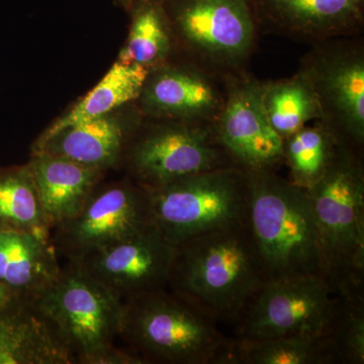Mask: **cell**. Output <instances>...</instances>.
<instances>
[{"instance_id": "1", "label": "cell", "mask_w": 364, "mask_h": 364, "mask_svg": "<svg viewBox=\"0 0 364 364\" xmlns=\"http://www.w3.org/2000/svg\"><path fill=\"white\" fill-rule=\"evenodd\" d=\"M265 282L247 221L176 246L167 289L215 322L235 325Z\"/></svg>"}, {"instance_id": "2", "label": "cell", "mask_w": 364, "mask_h": 364, "mask_svg": "<svg viewBox=\"0 0 364 364\" xmlns=\"http://www.w3.org/2000/svg\"><path fill=\"white\" fill-rule=\"evenodd\" d=\"M323 277L335 294L364 296L363 154L339 145L324 176L306 189Z\"/></svg>"}, {"instance_id": "3", "label": "cell", "mask_w": 364, "mask_h": 364, "mask_svg": "<svg viewBox=\"0 0 364 364\" xmlns=\"http://www.w3.org/2000/svg\"><path fill=\"white\" fill-rule=\"evenodd\" d=\"M119 339L145 363L233 364L234 339L168 289L124 299Z\"/></svg>"}, {"instance_id": "4", "label": "cell", "mask_w": 364, "mask_h": 364, "mask_svg": "<svg viewBox=\"0 0 364 364\" xmlns=\"http://www.w3.org/2000/svg\"><path fill=\"white\" fill-rule=\"evenodd\" d=\"M247 174L248 226L267 282L323 277L317 227L306 189L272 170Z\"/></svg>"}, {"instance_id": "5", "label": "cell", "mask_w": 364, "mask_h": 364, "mask_svg": "<svg viewBox=\"0 0 364 364\" xmlns=\"http://www.w3.org/2000/svg\"><path fill=\"white\" fill-rule=\"evenodd\" d=\"M35 303L74 363H145L116 345L123 299L74 263L62 267L57 279Z\"/></svg>"}, {"instance_id": "6", "label": "cell", "mask_w": 364, "mask_h": 364, "mask_svg": "<svg viewBox=\"0 0 364 364\" xmlns=\"http://www.w3.org/2000/svg\"><path fill=\"white\" fill-rule=\"evenodd\" d=\"M146 191L155 226L174 247L248 221V174L239 167L200 172Z\"/></svg>"}, {"instance_id": "7", "label": "cell", "mask_w": 364, "mask_h": 364, "mask_svg": "<svg viewBox=\"0 0 364 364\" xmlns=\"http://www.w3.org/2000/svg\"><path fill=\"white\" fill-rule=\"evenodd\" d=\"M174 44L210 68L235 73L247 69L258 31L249 0H161Z\"/></svg>"}, {"instance_id": "8", "label": "cell", "mask_w": 364, "mask_h": 364, "mask_svg": "<svg viewBox=\"0 0 364 364\" xmlns=\"http://www.w3.org/2000/svg\"><path fill=\"white\" fill-rule=\"evenodd\" d=\"M148 119L149 127L126 145L122 156L126 158L136 183L143 188L236 166L220 142L214 123Z\"/></svg>"}, {"instance_id": "9", "label": "cell", "mask_w": 364, "mask_h": 364, "mask_svg": "<svg viewBox=\"0 0 364 364\" xmlns=\"http://www.w3.org/2000/svg\"><path fill=\"white\" fill-rule=\"evenodd\" d=\"M298 72L317 97L321 123L339 145L363 154L364 44L360 36L312 45Z\"/></svg>"}, {"instance_id": "10", "label": "cell", "mask_w": 364, "mask_h": 364, "mask_svg": "<svg viewBox=\"0 0 364 364\" xmlns=\"http://www.w3.org/2000/svg\"><path fill=\"white\" fill-rule=\"evenodd\" d=\"M147 191L136 182L95 188L82 208L51 230V240L68 261L154 229Z\"/></svg>"}, {"instance_id": "11", "label": "cell", "mask_w": 364, "mask_h": 364, "mask_svg": "<svg viewBox=\"0 0 364 364\" xmlns=\"http://www.w3.org/2000/svg\"><path fill=\"white\" fill-rule=\"evenodd\" d=\"M335 293L321 275L265 282L237 321L236 338L322 335Z\"/></svg>"}, {"instance_id": "12", "label": "cell", "mask_w": 364, "mask_h": 364, "mask_svg": "<svg viewBox=\"0 0 364 364\" xmlns=\"http://www.w3.org/2000/svg\"><path fill=\"white\" fill-rule=\"evenodd\" d=\"M232 74L186 55L181 63L169 58L149 71L138 97L141 109L151 119L215 123L226 104Z\"/></svg>"}, {"instance_id": "13", "label": "cell", "mask_w": 364, "mask_h": 364, "mask_svg": "<svg viewBox=\"0 0 364 364\" xmlns=\"http://www.w3.org/2000/svg\"><path fill=\"white\" fill-rule=\"evenodd\" d=\"M214 126L239 168L277 171L284 164V139L273 130L263 109L259 79L247 69L232 74L226 104Z\"/></svg>"}, {"instance_id": "14", "label": "cell", "mask_w": 364, "mask_h": 364, "mask_svg": "<svg viewBox=\"0 0 364 364\" xmlns=\"http://www.w3.org/2000/svg\"><path fill=\"white\" fill-rule=\"evenodd\" d=\"M176 247L157 228L68 261L122 299L168 287Z\"/></svg>"}, {"instance_id": "15", "label": "cell", "mask_w": 364, "mask_h": 364, "mask_svg": "<svg viewBox=\"0 0 364 364\" xmlns=\"http://www.w3.org/2000/svg\"><path fill=\"white\" fill-rule=\"evenodd\" d=\"M260 33L315 45L356 37L364 26V0H249Z\"/></svg>"}, {"instance_id": "16", "label": "cell", "mask_w": 364, "mask_h": 364, "mask_svg": "<svg viewBox=\"0 0 364 364\" xmlns=\"http://www.w3.org/2000/svg\"><path fill=\"white\" fill-rule=\"evenodd\" d=\"M51 235L0 229V282L35 301L61 272Z\"/></svg>"}, {"instance_id": "17", "label": "cell", "mask_w": 364, "mask_h": 364, "mask_svg": "<svg viewBox=\"0 0 364 364\" xmlns=\"http://www.w3.org/2000/svg\"><path fill=\"white\" fill-rule=\"evenodd\" d=\"M28 166L51 230L77 214L104 172L67 158L48 154H33Z\"/></svg>"}, {"instance_id": "18", "label": "cell", "mask_w": 364, "mask_h": 364, "mask_svg": "<svg viewBox=\"0 0 364 364\" xmlns=\"http://www.w3.org/2000/svg\"><path fill=\"white\" fill-rule=\"evenodd\" d=\"M0 364H74V361L35 301L26 299L0 313Z\"/></svg>"}, {"instance_id": "19", "label": "cell", "mask_w": 364, "mask_h": 364, "mask_svg": "<svg viewBox=\"0 0 364 364\" xmlns=\"http://www.w3.org/2000/svg\"><path fill=\"white\" fill-rule=\"evenodd\" d=\"M127 145V135L119 119L107 116L69 127L36 144L33 154L67 158L100 170L119 162Z\"/></svg>"}, {"instance_id": "20", "label": "cell", "mask_w": 364, "mask_h": 364, "mask_svg": "<svg viewBox=\"0 0 364 364\" xmlns=\"http://www.w3.org/2000/svg\"><path fill=\"white\" fill-rule=\"evenodd\" d=\"M149 71L146 67L117 62L102 80L70 112L55 122L36 144L45 142L69 127L107 116L117 107L138 100Z\"/></svg>"}, {"instance_id": "21", "label": "cell", "mask_w": 364, "mask_h": 364, "mask_svg": "<svg viewBox=\"0 0 364 364\" xmlns=\"http://www.w3.org/2000/svg\"><path fill=\"white\" fill-rule=\"evenodd\" d=\"M259 93L268 122L282 139L321 119L317 97L299 72L289 78L259 80Z\"/></svg>"}, {"instance_id": "22", "label": "cell", "mask_w": 364, "mask_h": 364, "mask_svg": "<svg viewBox=\"0 0 364 364\" xmlns=\"http://www.w3.org/2000/svg\"><path fill=\"white\" fill-rule=\"evenodd\" d=\"M134 2L130 33L119 61L151 70L171 57L176 44L161 0Z\"/></svg>"}, {"instance_id": "23", "label": "cell", "mask_w": 364, "mask_h": 364, "mask_svg": "<svg viewBox=\"0 0 364 364\" xmlns=\"http://www.w3.org/2000/svg\"><path fill=\"white\" fill-rule=\"evenodd\" d=\"M338 146L336 138L320 121L284 139V164L289 169V181L298 188H310L324 176Z\"/></svg>"}, {"instance_id": "24", "label": "cell", "mask_w": 364, "mask_h": 364, "mask_svg": "<svg viewBox=\"0 0 364 364\" xmlns=\"http://www.w3.org/2000/svg\"><path fill=\"white\" fill-rule=\"evenodd\" d=\"M0 229L51 235L28 165L0 173Z\"/></svg>"}, {"instance_id": "25", "label": "cell", "mask_w": 364, "mask_h": 364, "mask_svg": "<svg viewBox=\"0 0 364 364\" xmlns=\"http://www.w3.org/2000/svg\"><path fill=\"white\" fill-rule=\"evenodd\" d=\"M233 364H331L322 335L234 339Z\"/></svg>"}, {"instance_id": "26", "label": "cell", "mask_w": 364, "mask_h": 364, "mask_svg": "<svg viewBox=\"0 0 364 364\" xmlns=\"http://www.w3.org/2000/svg\"><path fill=\"white\" fill-rule=\"evenodd\" d=\"M322 338L331 364L364 363V296L335 294Z\"/></svg>"}, {"instance_id": "27", "label": "cell", "mask_w": 364, "mask_h": 364, "mask_svg": "<svg viewBox=\"0 0 364 364\" xmlns=\"http://www.w3.org/2000/svg\"><path fill=\"white\" fill-rule=\"evenodd\" d=\"M28 299L14 291L4 282H0V313L18 305L21 301ZM33 301V299H32Z\"/></svg>"}, {"instance_id": "28", "label": "cell", "mask_w": 364, "mask_h": 364, "mask_svg": "<svg viewBox=\"0 0 364 364\" xmlns=\"http://www.w3.org/2000/svg\"><path fill=\"white\" fill-rule=\"evenodd\" d=\"M128 1L134 2V1H136V0H128Z\"/></svg>"}]
</instances>
